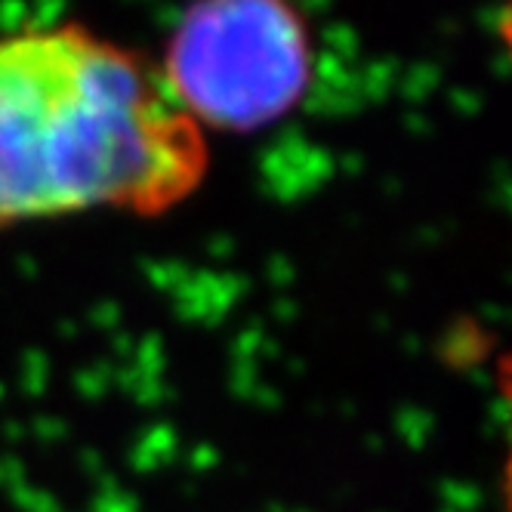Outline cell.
Here are the masks:
<instances>
[{"label":"cell","instance_id":"6da1fadb","mask_svg":"<svg viewBox=\"0 0 512 512\" xmlns=\"http://www.w3.org/2000/svg\"><path fill=\"white\" fill-rule=\"evenodd\" d=\"M210 139L176 112L155 62L84 22L0 31V235L192 201Z\"/></svg>","mask_w":512,"mask_h":512},{"label":"cell","instance_id":"7a4b0ae2","mask_svg":"<svg viewBox=\"0 0 512 512\" xmlns=\"http://www.w3.org/2000/svg\"><path fill=\"white\" fill-rule=\"evenodd\" d=\"M167 99L207 139L281 124L318 75L312 22L281 0H216L173 22L152 59Z\"/></svg>","mask_w":512,"mask_h":512}]
</instances>
